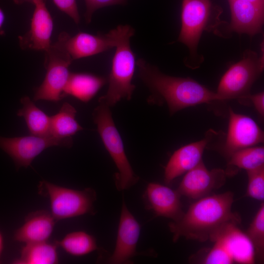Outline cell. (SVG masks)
<instances>
[{"label":"cell","mask_w":264,"mask_h":264,"mask_svg":"<svg viewBox=\"0 0 264 264\" xmlns=\"http://www.w3.org/2000/svg\"><path fill=\"white\" fill-rule=\"evenodd\" d=\"M233 202L234 194L230 191L197 200L180 220L169 224L173 242L184 237L200 242H214L226 225L241 222L240 216L232 211Z\"/></svg>","instance_id":"6da1fadb"},{"label":"cell","mask_w":264,"mask_h":264,"mask_svg":"<svg viewBox=\"0 0 264 264\" xmlns=\"http://www.w3.org/2000/svg\"><path fill=\"white\" fill-rule=\"evenodd\" d=\"M140 79L151 92L148 101L157 105L167 104L169 113L202 104L223 105L214 92L193 79L166 75L143 59L136 62Z\"/></svg>","instance_id":"7a4b0ae2"},{"label":"cell","mask_w":264,"mask_h":264,"mask_svg":"<svg viewBox=\"0 0 264 264\" xmlns=\"http://www.w3.org/2000/svg\"><path fill=\"white\" fill-rule=\"evenodd\" d=\"M115 29L116 49L112 60L108 88L106 93L98 100V102L110 107L121 99L130 100L135 88L132 80L136 61L130 45V39L134 34V29L129 25H119Z\"/></svg>","instance_id":"3957f363"},{"label":"cell","mask_w":264,"mask_h":264,"mask_svg":"<svg viewBox=\"0 0 264 264\" xmlns=\"http://www.w3.org/2000/svg\"><path fill=\"white\" fill-rule=\"evenodd\" d=\"M264 69V54L246 50L242 59L233 65L222 77L216 92L224 103L236 99L242 105H250L251 88Z\"/></svg>","instance_id":"277c9868"},{"label":"cell","mask_w":264,"mask_h":264,"mask_svg":"<svg viewBox=\"0 0 264 264\" xmlns=\"http://www.w3.org/2000/svg\"><path fill=\"white\" fill-rule=\"evenodd\" d=\"M93 120L106 149L118 170L116 185L119 191L128 189L138 180L125 153L121 136L115 127L110 107L102 102L94 110Z\"/></svg>","instance_id":"5b68a950"},{"label":"cell","mask_w":264,"mask_h":264,"mask_svg":"<svg viewBox=\"0 0 264 264\" xmlns=\"http://www.w3.org/2000/svg\"><path fill=\"white\" fill-rule=\"evenodd\" d=\"M39 193L49 199L51 213L56 221L87 214H94L96 194L92 189L77 190L46 181L38 186Z\"/></svg>","instance_id":"8992f818"},{"label":"cell","mask_w":264,"mask_h":264,"mask_svg":"<svg viewBox=\"0 0 264 264\" xmlns=\"http://www.w3.org/2000/svg\"><path fill=\"white\" fill-rule=\"evenodd\" d=\"M72 61L58 37L45 51L46 73L43 83L35 91V101L41 100L56 102L64 97V90L70 74L69 67Z\"/></svg>","instance_id":"52a82bcc"},{"label":"cell","mask_w":264,"mask_h":264,"mask_svg":"<svg viewBox=\"0 0 264 264\" xmlns=\"http://www.w3.org/2000/svg\"><path fill=\"white\" fill-rule=\"evenodd\" d=\"M212 4L210 0H183L181 27L178 41L186 45L191 56L198 58L197 47L204 30H212L220 22L211 21Z\"/></svg>","instance_id":"ba28073f"},{"label":"cell","mask_w":264,"mask_h":264,"mask_svg":"<svg viewBox=\"0 0 264 264\" xmlns=\"http://www.w3.org/2000/svg\"><path fill=\"white\" fill-rule=\"evenodd\" d=\"M72 138L30 135L5 137L0 136V148L13 159L17 168H27L45 149L54 146L70 148Z\"/></svg>","instance_id":"9c48e42d"},{"label":"cell","mask_w":264,"mask_h":264,"mask_svg":"<svg viewBox=\"0 0 264 264\" xmlns=\"http://www.w3.org/2000/svg\"><path fill=\"white\" fill-rule=\"evenodd\" d=\"M228 131L222 145L215 150L227 160L235 152L264 142V132L251 117L228 109Z\"/></svg>","instance_id":"30bf717a"},{"label":"cell","mask_w":264,"mask_h":264,"mask_svg":"<svg viewBox=\"0 0 264 264\" xmlns=\"http://www.w3.org/2000/svg\"><path fill=\"white\" fill-rule=\"evenodd\" d=\"M229 174L220 168L209 170L202 160L186 173L177 191L181 196L198 200L223 186Z\"/></svg>","instance_id":"8fae6325"},{"label":"cell","mask_w":264,"mask_h":264,"mask_svg":"<svg viewBox=\"0 0 264 264\" xmlns=\"http://www.w3.org/2000/svg\"><path fill=\"white\" fill-rule=\"evenodd\" d=\"M63 45L73 60L94 55L115 47V28L105 34L92 35L80 32L71 37L63 32L59 36Z\"/></svg>","instance_id":"7c38bea8"},{"label":"cell","mask_w":264,"mask_h":264,"mask_svg":"<svg viewBox=\"0 0 264 264\" xmlns=\"http://www.w3.org/2000/svg\"><path fill=\"white\" fill-rule=\"evenodd\" d=\"M140 226L123 202L120 216L115 248L108 262L113 264H129L136 254Z\"/></svg>","instance_id":"4fadbf2b"},{"label":"cell","mask_w":264,"mask_h":264,"mask_svg":"<svg viewBox=\"0 0 264 264\" xmlns=\"http://www.w3.org/2000/svg\"><path fill=\"white\" fill-rule=\"evenodd\" d=\"M28 31L19 37L22 49L46 51L51 45V38L53 30V21L44 0H38Z\"/></svg>","instance_id":"5bb4252c"},{"label":"cell","mask_w":264,"mask_h":264,"mask_svg":"<svg viewBox=\"0 0 264 264\" xmlns=\"http://www.w3.org/2000/svg\"><path fill=\"white\" fill-rule=\"evenodd\" d=\"M145 196L149 208L158 216L177 221L184 214L180 201L181 196L177 190L152 182L147 185Z\"/></svg>","instance_id":"9a60e30c"},{"label":"cell","mask_w":264,"mask_h":264,"mask_svg":"<svg viewBox=\"0 0 264 264\" xmlns=\"http://www.w3.org/2000/svg\"><path fill=\"white\" fill-rule=\"evenodd\" d=\"M231 31L253 36L262 31L264 23V5L245 0H228Z\"/></svg>","instance_id":"2e32d148"},{"label":"cell","mask_w":264,"mask_h":264,"mask_svg":"<svg viewBox=\"0 0 264 264\" xmlns=\"http://www.w3.org/2000/svg\"><path fill=\"white\" fill-rule=\"evenodd\" d=\"M210 141L208 133L203 139L186 145L176 150L164 169V181L169 184L174 179L196 167L202 160L204 150Z\"/></svg>","instance_id":"e0dca14e"},{"label":"cell","mask_w":264,"mask_h":264,"mask_svg":"<svg viewBox=\"0 0 264 264\" xmlns=\"http://www.w3.org/2000/svg\"><path fill=\"white\" fill-rule=\"evenodd\" d=\"M56 222L48 211L32 212L26 217L23 225L14 232V239L25 244L47 241Z\"/></svg>","instance_id":"ac0fdd59"},{"label":"cell","mask_w":264,"mask_h":264,"mask_svg":"<svg viewBox=\"0 0 264 264\" xmlns=\"http://www.w3.org/2000/svg\"><path fill=\"white\" fill-rule=\"evenodd\" d=\"M238 225L234 223L226 225L215 241L219 240L222 244L234 263L253 264L255 261L252 245Z\"/></svg>","instance_id":"d6986e66"},{"label":"cell","mask_w":264,"mask_h":264,"mask_svg":"<svg viewBox=\"0 0 264 264\" xmlns=\"http://www.w3.org/2000/svg\"><path fill=\"white\" fill-rule=\"evenodd\" d=\"M104 78L86 73H70L64 95H71L87 102L92 99L106 83Z\"/></svg>","instance_id":"ffe728a7"},{"label":"cell","mask_w":264,"mask_h":264,"mask_svg":"<svg viewBox=\"0 0 264 264\" xmlns=\"http://www.w3.org/2000/svg\"><path fill=\"white\" fill-rule=\"evenodd\" d=\"M56 242L27 243L22 248L20 257L12 262L15 264H55L58 263Z\"/></svg>","instance_id":"44dd1931"},{"label":"cell","mask_w":264,"mask_h":264,"mask_svg":"<svg viewBox=\"0 0 264 264\" xmlns=\"http://www.w3.org/2000/svg\"><path fill=\"white\" fill-rule=\"evenodd\" d=\"M21 102L22 107L18 110L17 115L24 119L30 134L39 136H51L50 116L36 107L28 96L23 97Z\"/></svg>","instance_id":"7402d4cb"},{"label":"cell","mask_w":264,"mask_h":264,"mask_svg":"<svg viewBox=\"0 0 264 264\" xmlns=\"http://www.w3.org/2000/svg\"><path fill=\"white\" fill-rule=\"evenodd\" d=\"M76 110L68 103H64L59 112L50 116V132L57 138H71L83 128L75 119Z\"/></svg>","instance_id":"603a6c76"},{"label":"cell","mask_w":264,"mask_h":264,"mask_svg":"<svg viewBox=\"0 0 264 264\" xmlns=\"http://www.w3.org/2000/svg\"><path fill=\"white\" fill-rule=\"evenodd\" d=\"M55 242L66 252L75 256H84L97 249L95 239L84 231L69 233L61 240Z\"/></svg>","instance_id":"cb8c5ba5"},{"label":"cell","mask_w":264,"mask_h":264,"mask_svg":"<svg viewBox=\"0 0 264 264\" xmlns=\"http://www.w3.org/2000/svg\"><path fill=\"white\" fill-rule=\"evenodd\" d=\"M227 161L228 166L253 170L264 165V146H254L239 150L233 153Z\"/></svg>","instance_id":"d4e9b609"},{"label":"cell","mask_w":264,"mask_h":264,"mask_svg":"<svg viewBox=\"0 0 264 264\" xmlns=\"http://www.w3.org/2000/svg\"><path fill=\"white\" fill-rule=\"evenodd\" d=\"M245 234L253 247L255 262L264 261V203L263 201Z\"/></svg>","instance_id":"484cf974"},{"label":"cell","mask_w":264,"mask_h":264,"mask_svg":"<svg viewBox=\"0 0 264 264\" xmlns=\"http://www.w3.org/2000/svg\"><path fill=\"white\" fill-rule=\"evenodd\" d=\"M248 185L245 196L256 200H264V165L246 171Z\"/></svg>","instance_id":"4316f807"},{"label":"cell","mask_w":264,"mask_h":264,"mask_svg":"<svg viewBox=\"0 0 264 264\" xmlns=\"http://www.w3.org/2000/svg\"><path fill=\"white\" fill-rule=\"evenodd\" d=\"M214 242L213 247L210 250L202 263L206 264L234 263L232 257L222 244L219 240H216Z\"/></svg>","instance_id":"83f0119b"},{"label":"cell","mask_w":264,"mask_h":264,"mask_svg":"<svg viewBox=\"0 0 264 264\" xmlns=\"http://www.w3.org/2000/svg\"><path fill=\"white\" fill-rule=\"evenodd\" d=\"M128 0H85L86 11L85 19L87 23L91 21L93 14L99 8L114 5H124Z\"/></svg>","instance_id":"f1b7e54d"},{"label":"cell","mask_w":264,"mask_h":264,"mask_svg":"<svg viewBox=\"0 0 264 264\" xmlns=\"http://www.w3.org/2000/svg\"><path fill=\"white\" fill-rule=\"evenodd\" d=\"M58 8L68 15L76 24L80 22V17L76 0H52Z\"/></svg>","instance_id":"f546056e"},{"label":"cell","mask_w":264,"mask_h":264,"mask_svg":"<svg viewBox=\"0 0 264 264\" xmlns=\"http://www.w3.org/2000/svg\"><path fill=\"white\" fill-rule=\"evenodd\" d=\"M250 104H253L255 109L262 116H264V93L261 92L248 96Z\"/></svg>","instance_id":"4dcf8cb0"},{"label":"cell","mask_w":264,"mask_h":264,"mask_svg":"<svg viewBox=\"0 0 264 264\" xmlns=\"http://www.w3.org/2000/svg\"><path fill=\"white\" fill-rule=\"evenodd\" d=\"M5 16L2 9L0 8V34L1 35L3 32L2 30L3 25L4 22Z\"/></svg>","instance_id":"1f68e13d"},{"label":"cell","mask_w":264,"mask_h":264,"mask_svg":"<svg viewBox=\"0 0 264 264\" xmlns=\"http://www.w3.org/2000/svg\"><path fill=\"white\" fill-rule=\"evenodd\" d=\"M38 0H13L17 4L22 3L25 2H28L34 4Z\"/></svg>","instance_id":"d6a6232c"},{"label":"cell","mask_w":264,"mask_h":264,"mask_svg":"<svg viewBox=\"0 0 264 264\" xmlns=\"http://www.w3.org/2000/svg\"><path fill=\"white\" fill-rule=\"evenodd\" d=\"M3 247V238L1 233L0 232V258L2 253Z\"/></svg>","instance_id":"836d02e7"},{"label":"cell","mask_w":264,"mask_h":264,"mask_svg":"<svg viewBox=\"0 0 264 264\" xmlns=\"http://www.w3.org/2000/svg\"><path fill=\"white\" fill-rule=\"evenodd\" d=\"M261 5H264V0H245Z\"/></svg>","instance_id":"e575fe53"}]
</instances>
